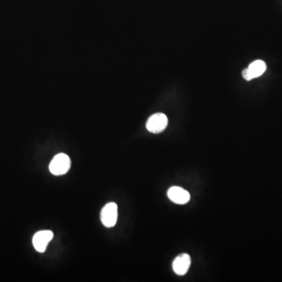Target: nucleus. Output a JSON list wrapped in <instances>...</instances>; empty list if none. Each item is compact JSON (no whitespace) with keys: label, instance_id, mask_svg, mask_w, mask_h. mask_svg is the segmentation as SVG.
Instances as JSON below:
<instances>
[{"label":"nucleus","instance_id":"obj_6","mask_svg":"<svg viewBox=\"0 0 282 282\" xmlns=\"http://www.w3.org/2000/svg\"><path fill=\"white\" fill-rule=\"evenodd\" d=\"M168 197L172 203L184 205L190 201L191 196L187 191L179 186H172L168 191Z\"/></svg>","mask_w":282,"mask_h":282},{"label":"nucleus","instance_id":"obj_2","mask_svg":"<svg viewBox=\"0 0 282 282\" xmlns=\"http://www.w3.org/2000/svg\"><path fill=\"white\" fill-rule=\"evenodd\" d=\"M118 219V206L116 203L105 205L101 213V220L105 227L111 228L116 225Z\"/></svg>","mask_w":282,"mask_h":282},{"label":"nucleus","instance_id":"obj_7","mask_svg":"<svg viewBox=\"0 0 282 282\" xmlns=\"http://www.w3.org/2000/svg\"><path fill=\"white\" fill-rule=\"evenodd\" d=\"M191 263H192V259L188 254H180L176 259H174L173 263H172V269L176 274L183 276L187 273Z\"/></svg>","mask_w":282,"mask_h":282},{"label":"nucleus","instance_id":"obj_4","mask_svg":"<svg viewBox=\"0 0 282 282\" xmlns=\"http://www.w3.org/2000/svg\"><path fill=\"white\" fill-rule=\"evenodd\" d=\"M53 233L51 231H41L35 234L32 243L36 250L39 252H44L47 245L53 239Z\"/></svg>","mask_w":282,"mask_h":282},{"label":"nucleus","instance_id":"obj_3","mask_svg":"<svg viewBox=\"0 0 282 282\" xmlns=\"http://www.w3.org/2000/svg\"><path fill=\"white\" fill-rule=\"evenodd\" d=\"M168 125V119L162 113L154 114L147 120L146 127L148 131L152 133H162Z\"/></svg>","mask_w":282,"mask_h":282},{"label":"nucleus","instance_id":"obj_5","mask_svg":"<svg viewBox=\"0 0 282 282\" xmlns=\"http://www.w3.org/2000/svg\"><path fill=\"white\" fill-rule=\"evenodd\" d=\"M266 65L263 60H256L249 65L247 69L242 71V76L247 81H250L253 78L261 76L265 72Z\"/></svg>","mask_w":282,"mask_h":282},{"label":"nucleus","instance_id":"obj_1","mask_svg":"<svg viewBox=\"0 0 282 282\" xmlns=\"http://www.w3.org/2000/svg\"><path fill=\"white\" fill-rule=\"evenodd\" d=\"M70 167H71V159L69 156L60 153L52 159L49 165V169L53 175L61 176L68 172Z\"/></svg>","mask_w":282,"mask_h":282}]
</instances>
